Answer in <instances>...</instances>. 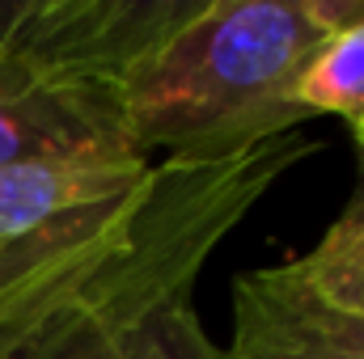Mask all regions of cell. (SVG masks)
<instances>
[{
  "instance_id": "cell-1",
  "label": "cell",
  "mask_w": 364,
  "mask_h": 359,
  "mask_svg": "<svg viewBox=\"0 0 364 359\" xmlns=\"http://www.w3.org/2000/svg\"><path fill=\"white\" fill-rule=\"evenodd\" d=\"M356 0H199L149 51L127 93L136 157H225L292 136L301 81Z\"/></svg>"
},
{
  "instance_id": "cell-2",
  "label": "cell",
  "mask_w": 364,
  "mask_h": 359,
  "mask_svg": "<svg viewBox=\"0 0 364 359\" xmlns=\"http://www.w3.org/2000/svg\"><path fill=\"white\" fill-rule=\"evenodd\" d=\"M199 0H0V170L136 157L127 93Z\"/></svg>"
},
{
  "instance_id": "cell-3",
  "label": "cell",
  "mask_w": 364,
  "mask_h": 359,
  "mask_svg": "<svg viewBox=\"0 0 364 359\" xmlns=\"http://www.w3.org/2000/svg\"><path fill=\"white\" fill-rule=\"evenodd\" d=\"M191 157H123L0 170V338L47 321L34 313L114 270L161 220Z\"/></svg>"
},
{
  "instance_id": "cell-4",
  "label": "cell",
  "mask_w": 364,
  "mask_h": 359,
  "mask_svg": "<svg viewBox=\"0 0 364 359\" xmlns=\"http://www.w3.org/2000/svg\"><path fill=\"white\" fill-rule=\"evenodd\" d=\"M229 359H364V338L335 321L284 263L237 279Z\"/></svg>"
},
{
  "instance_id": "cell-5",
  "label": "cell",
  "mask_w": 364,
  "mask_h": 359,
  "mask_svg": "<svg viewBox=\"0 0 364 359\" xmlns=\"http://www.w3.org/2000/svg\"><path fill=\"white\" fill-rule=\"evenodd\" d=\"M288 270L335 321L364 338V194L305 258L288 263Z\"/></svg>"
},
{
  "instance_id": "cell-6",
  "label": "cell",
  "mask_w": 364,
  "mask_h": 359,
  "mask_svg": "<svg viewBox=\"0 0 364 359\" xmlns=\"http://www.w3.org/2000/svg\"><path fill=\"white\" fill-rule=\"evenodd\" d=\"M296 97L309 110V118L339 114L364 148V0H356L348 26H339L331 43L318 51Z\"/></svg>"
},
{
  "instance_id": "cell-7",
  "label": "cell",
  "mask_w": 364,
  "mask_h": 359,
  "mask_svg": "<svg viewBox=\"0 0 364 359\" xmlns=\"http://www.w3.org/2000/svg\"><path fill=\"white\" fill-rule=\"evenodd\" d=\"M90 359H229V351L208 338L191 309V296H174L140 313L136 321L106 330L93 343Z\"/></svg>"
}]
</instances>
